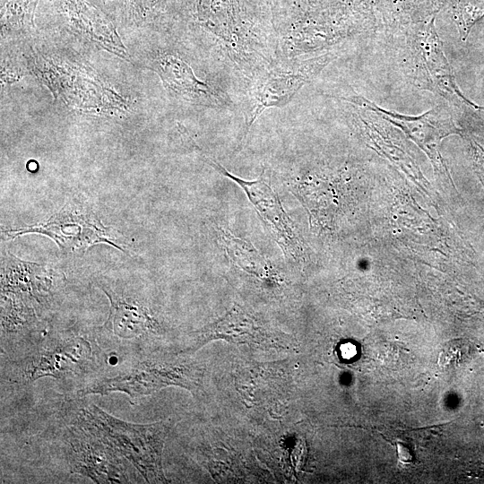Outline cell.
I'll return each instance as SVG.
<instances>
[{
  "label": "cell",
  "instance_id": "1",
  "mask_svg": "<svg viewBox=\"0 0 484 484\" xmlns=\"http://www.w3.org/2000/svg\"><path fill=\"white\" fill-rule=\"evenodd\" d=\"M75 423L130 462L147 482H167L161 459L169 422L130 423L89 403L79 410Z\"/></svg>",
  "mask_w": 484,
  "mask_h": 484
},
{
  "label": "cell",
  "instance_id": "2",
  "mask_svg": "<svg viewBox=\"0 0 484 484\" xmlns=\"http://www.w3.org/2000/svg\"><path fill=\"white\" fill-rule=\"evenodd\" d=\"M203 367L188 359L140 356L112 376L91 380L78 391V395L123 393L134 402L169 386H178L197 395L203 389Z\"/></svg>",
  "mask_w": 484,
  "mask_h": 484
},
{
  "label": "cell",
  "instance_id": "3",
  "mask_svg": "<svg viewBox=\"0 0 484 484\" xmlns=\"http://www.w3.org/2000/svg\"><path fill=\"white\" fill-rule=\"evenodd\" d=\"M337 54L333 49L314 56L279 59L260 73L246 87L244 129L238 139V150L253 124L265 109L288 105L305 84L337 57Z\"/></svg>",
  "mask_w": 484,
  "mask_h": 484
},
{
  "label": "cell",
  "instance_id": "4",
  "mask_svg": "<svg viewBox=\"0 0 484 484\" xmlns=\"http://www.w3.org/2000/svg\"><path fill=\"white\" fill-rule=\"evenodd\" d=\"M96 363L97 353L83 337L54 338L39 342L31 351L10 363L4 375L11 383L26 385L47 376H84L95 368Z\"/></svg>",
  "mask_w": 484,
  "mask_h": 484
},
{
  "label": "cell",
  "instance_id": "5",
  "mask_svg": "<svg viewBox=\"0 0 484 484\" xmlns=\"http://www.w3.org/2000/svg\"><path fill=\"white\" fill-rule=\"evenodd\" d=\"M150 67L160 77L168 92L181 101L212 109H233L235 103L218 84L201 80L184 55L174 48H160Z\"/></svg>",
  "mask_w": 484,
  "mask_h": 484
},
{
  "label": "cell",
  "instance_id": "6",
  "mask_svg": "<svg viewBox=\"0 0 484 484\" xmlns=\"http://www.w3.org/2000/svg\"><path fill=\"white\" fill-rule=\"evenodd\" d=\"M64 450L71 473L96 483L131 482L123 456L77 423L65 431Z\"/></svg>",
  "mask_w": 484,
  "mask_h": 484
},
{
  "label": "cell",
  "instance_id": "7",
  "mask_svg": "<svg viewBox=\"0 0 484 484\" xmlns=\"http://www.w3.org/2000/svg\"><path fill=\"white\" fill-rule=\"evenodd\" d=\"M193 144L204 161L244 190L248 200L255 208L258 215L269 229L285 255L292 260L298 259L300 254V244L294 232L292 223L277 194L263 177L255 180H245L238 177L228 171L214 159L205 155L194 142Z\"/></svg>",
  "mask_w": 484,
  "mask_h": 484
},
{
  "label": "cell",
  "instance_id": "8",
  "mask_svg": "<svg viewBox=\"0 0 484 484\" xmlns=\"http://www.w3.org/2000/svg\"><path fill=\"white\" fill-rule=\"evenodd\" d=\"M409 67L413 81L421 88L434 91L453 102L463 101L455 86L441 42L433 25L417 30L408 40Z\"/></svg>",
  "mask_w": 484,
  "mask_h": 484
},
{
  "label": "cell",
  "instance_id": "9",
  "mask_svg": "<svg viewBox=\"0 0 484 484\" xmlns=\"http://www.w3.org/2000/svg\"><path fill=\"white\" fill-rule=\"evenodd\" d=\"M225 340L229 342L264 345L270 342V333L251 315L238 305L214 323L192 333V343L186 351H195L209 341Z\"/></svg>",
  "mask_w": 484,
  "mask_h": 484
},
{
  "label": "cell",
  "instance_id": "10",
  "mask_svg": "<svg viewBox=\"0 0 484 484\" xmlns=\"http://www.w3.org/2000/svg\"><path fill=\"white\" fill-rule=\"evenodd\" d=\"M110 302V310L104 328L122 340H141L159 329L157 320L138 300L116 293L99 285Z\"/></svg>",
  "mask_w": 484,
  "mask_h": 484
},
{
  "label": "cell",
  "instance_id": "11",
  "mask_svg": "<svg viewBox=\"0 0 484 484\" xmlns=\"http://www.w3.org/2000/svg\"><path fill=\"white\" fill-rule=\"evenodd\" d=\"M72 28L105 49L125 58L127 52L112 23L85 0H60Z\"/></svg>",
  "mask_w": 484,
  "mask_h": 484
},
{
  "label": "cell",
  "instance_id": "12",
  "mask_svg": "<svg viewBox=\"0 0 484 484\" xmlns=\"http://www.w3.org/2000/svg\"><path fill=\"white\" fill-rule=\"evenodd\" d=\"M39 0H4L1 8L2 32L25 35L34 29L33 19Z\"/></svg>",
  "mask_w": 484,
  "mask_h": 484
},
{
  "label": "cell",
  "instance_id": "13",
  "mask_svg": "<svg viewBox=\"0 0 484 484\" xmlns=\"http://www.w3.org/2000/svg\"><path fill=\"white\" fill-rule=\"evenodd\" d=\"M163 0H121L125 14L137 22L147 21L157 13Z\"/></svg>",
  "mask_w": 484,
  "mask_h": 484
}]
</instances>
